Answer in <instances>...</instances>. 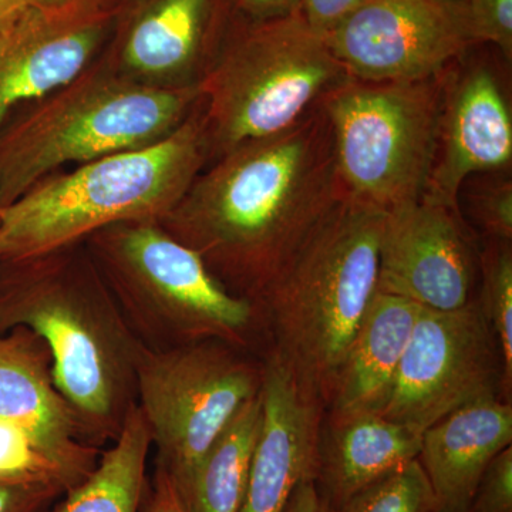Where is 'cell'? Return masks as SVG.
I'll return each mask as SVG.
<instances>
[{"mask_svg":"<svg viewBox=\"0 0 512 512\" xmlns=\"http://www.w3.org/2000/svg\"><path fill=\"white\" fill-rule=\"evenodd\" d=\"M384 215L343 194L259 295L271 353L325 406L377 292Z\"/></svg>","mask_w":512,"mask_h":512,"instance_id":"obj_2","label":"cell"},{"mask_svg":"<svg viewBox=\"0 0 512 512\" xmlns=\"http://www.w3.org/2000/svg\"><path fill=\"white\" fill-rule=\"evenodd\" d=\"M262 424L239 512H284L295 488L315 480L326 406L320 394L269 352Z\"/></svg>","mask_w":512,"mask_h":512,"instance_id":"obj_13","label":"cell"},{"mask_svg":"<svg viewBox=\"0 0 512 512\" xmlns=\"http://www.w3.org/2000/svg\"><path fill=\"white\" fill-rule=\"evenodd\" d=\"M480 251L461 210L424 200L384 215L377 292L437 312L476 299Z\"/></svg>","mask_w":512,"mask_h":512,"instance_id":"obj_10","label":"cell"},{"mask_svg":"<svg viewBox=\"0 0 512 512\" xmlns=\"http://www.w3.org/2000/svg\"><path fill=\"white\" fill-rule=\"evenodd\" d=\"M0 32H2V30H0Z\"/></svg>","mask_w":512,"mask_h":512,"instance_id":"obj_36","label":"cell"},{"mask_svg":"<svg viewBox=\"0 0 512 512\" xmlns=\"http://www.w3.org/2000/svg\"><path fill=\"white\" fill-rule=\"evenodd\" d=\"M421 434L382 414L325 416L315 478L320 497L338 511L363 488L417 460Z\"/></svg>","mask_w":512,"mask_h":512,"instance_id":"obj_18","label":"cell"},{"mask_svg":"<svg viewBox=\"0 0 512 512\" xmlns=\"http://www.w3.org/2000/svg\"><path fill=\"white\" fill-rule=\"evenodd\" d=\"M512 446V403L488 399L467 404L421 434L419 460L437 512H468L484 471Z\"/></svg>","mask_w":512,"mask_h":512,"instance_id":"obj_16","label":"cell"},{"mask_svg":"<svg viewBox=\"0 0 512 512\" xmlns=\"http://www.w3.org/2000/svg\"><path fill=\"white\" fill-rule=\"evenodd\" d=\"M121 251L168 313L197 335L241 340L255 319L247 298L229 293L200 252L156 228L128 229Z\"/></svg>","mask_w":512,"mask_h":512,"instance_id":"obj_14","label":"cell"},{"mask_svg":"<svg viewBox=\"0 0 512 512\" xmlns=\"http://www.w3.org/2000/svg\"><path fill=\"white\" fill-rule=\"evenodd\" d=\"M147 512H190L164 471L158 470L156 488Z\"/></svg>","mask_w":512,"mask_h":512,"instance_id":"obj_33","label":"cell"},{"mask_svg":"<svg viewBox=\"0 0 512 512\" xmlns=\"http://www.w3.org/2000/svg\"><path fill=\"white\" fill-rule=\"evenodd\" d=\"M468 208L487 241L512 242V183L495 178L468 194Z\"/></svg>","mask_w":512,"mask_h":512,"instance_id":"obj_26","label":"cell"},{"mask_svg":"<svg viewBox=\"0 0 512 512\" xmlns=\"http://www.w3.org/2000/svg\"><path fill=\"white\" fill-rule=\"evenodd\" d=\"M119 0L33 10L0 32V127L13 107L76 79L117 15Z\"/></svg>","mask_w":512,"mask_h":512,"instance_id":"obj_12","label":"cell"},{"mask_svg":"<svg viewBox=\"0 0 512 512\" xmlns=\"http://www.w3.org/2000/svg\"><path fill=\"white\" fill-rule=\"evenodd\" d=\"M470 52L444 73L439 141L423 195L453 210H461L471 175L500 173L512 161L510 103L494 67Z\"/></svg>","mask_w":512,"mask_h":512,"instance_id":"obj_11","label":"cell"},{"mask_svg":"<svg viewBox=\"0 0 512 512\" xmlns=\"http://www.w3.org/2000/svg\"><path fill=\"white\" fill-rule=\"evenodd\" d=\"M264 366L202 346L153 360L140 373L141 413L167 474L187 507L202 458L262 386Z\"/></svg>","mask_w":512,"mask_h":512,"instance_id":"obj_7","label":"cell"},{"mask_svg":"<svg viewBox=\"0 0 512 512\" xmlns=\"http://www.w3.org/2000/svg\"><path fill=\"white\" fill-rule=\"evenodd\" d=\"M0 484L35 488L50 495L67 493L72 485L13 424L0 420Z\"/></svg>","mask_w":512,"mask_h":512,"instance_id":"obj_25","label":"cell"},{"mask_svg":"<svg viewBox=\"0 0 512 512\" xmlns=\"http://www.w3.org/2000/svg\"><path fill=\"white\" fill-rule=\"evenodd\" d=\"M366 2L367 0H302L301 13L313 30L326 36Z\"/></svg>","mask_w":512,"mask_h":512,"instance_id":"obj_29","label":"cell"},{"mask_svg":"<svg viewBox=\"0 0 512 512\" xmlns=\"http://www.w3.org/2000/svg\"><path fill=\"white\" fill-rule=\"evenodd\" d=\"M284 512H336L318 493L315 480L303 481L293 491Z\"/></svg>","mask_w":512,"mask_h":512,"instance_id":"obj_32","label":"cell"},{"mask_svg":"<svg viewBox=\"0 0 512 512\" xmlns=\"http://www.w3.org/2000/svg\"><path fill=\"white\" fill-rule=\"evenodd\" d=\"M151 434L141 410L128 413L119 440L86 480L50 512H138Z\"/></svg>","mask_w":512,"mask_h":512,"instance_id":"obj_22","label":"cell"},{"mask_svg":"<svg viewBox=\"0 0 512 512\" xmlns=\"http://www.w3.org/2000/svg\"><path fill=\"white\" fill-rule=\"evenodd\" d=\"M488 399L505 400L503 362L477 296L458 311L421 308L380 414L423 433L461 407Z\"/></svg>","mask_w":512,"mask_h":512,"instance_id":"obj_8","label":"cell"},{"mask_svg":"<svg viewBox=\"0 0 512 512\" xmlns=\"http://www.w3.org/2000/svg\"><path fill=\"white\" fill-rule=\"evenodd\" d=\"M336 512H437V504L419 460H414L363 488Z\"/></svg>","mask_w":512,"mask_h":512,"instance_id":"obj_24","label":"cell"},{"mask_svg":"<svg viewBox=\"0 0 512 512\" xmlns=\"http://www.w3.org/2000/svg\"><path fill=\"white\" fill-rule=\"evenodd\" d=\"M228 10V0H151L128 29L124 60L143 74L183 70L198 59Z\"/></svg>","mask_w":512,"mask_h":512,"instance_id":"obj_20","label":"cell"},{"mask_svg":"<svg viewBox=\"0 0 512 512\" xmlns=\"http://www.w3.org/2000/svg\"><path fill=\"white\" fill-rule=\"evenodd\" d=\"M326 42L350 79L419 82L477 46L470 0H367Z\"/></svg>","mask_w":512,"mask_h":512,"instance_id":"obj_9","label":"cell"},{"mask_svg":"<svg viewBox=\"0 0 512 512\" xmlns=\"http://www.w3.org/2000/svg\"><path fill=\"white\" fill-rule=\"evenodd\" d=\"M302 0H228L229 10L241 15L244 23L265 22L301 13Z\"/></svg>","mask_w":512,"mask_h":512,"instance_id":"obj_30","label":"cell"},{"mask_svg":"<svg viewBox=\"0 0 512 512\" xmlns=\"http://www.w3.org/2000/svg\"><path fill=\"white\" fill-rule=\"evenodd\" d=\"M322 104L284 133L251 141L192 187L188 245L261 295L342 197Z\"/></svg>","mask_w":512,"mask_h":512,"instance_id":"obj_1","label":"cell"},{"mask_svg":"<svg viewBox=\"0 0 512 512\" xmlns=\"http://www.w3.org/2000/svg\"><path fill=\"white\" fill-rule=\"evenodd\" d=\"M349 80L302 13L244 23L205 83L210 143L227 154L284 133Z\"/></svg>","mask_w":512,"mask_h":512,"instance_id":"obj_4","label":"cell"},{"mask_svg":"<svg viewBox=\"0 0 512 512\" xmlns=\"http://www.w3.org/2000/svg\"><path fill=\"white\" fill-rule=\"evenodd\" d=\"M420 311L407 299L376 292L336 373L328 419L382 413Z\"/></svg>","mask_w":512,"mask_h":512,"instance_id":"obj_19","label":"cell"},{"mask_svg":"<svg viewBox=\"0 0 512 512\" xmlns=\"http://www.w3.org/2000/svg\"><path fill=\"white\" fill-rule=\"evenodd\" d=\"M478 303L493 330L501 362L505 400L512 392V242L487 241L480 251Z\"/></svg>","mask_w":512,"mask_h":512,"instance_id":"obj_23","label":"cell"},{"mask_svg":"<svg viewBox=\"0 0 512 512\" xmlns=\"http://www.w3.org/2000/svg\"><path fill=\"white\" fill-rule=\"evenodd\" d=\"M30 2H32V5L35 6L36 9L49 10L67 5V3L72 2V0H30Z\"/></svg>","mask_w":512,"mask_h":512,"instance_id":"obj_35","label":"cell"},{"mask_svg":"<svg viewBox=\"0 0 512 512\" xmlns=\"http://www.w3.org/2000/svg\"><path fill=\"white\" fill-rule=\"evenodd\" d=\"M468 512H512V446L484 471Z\"/></svg>","mask_w":512,"mask_h":512,"instance_id":"obj_28","label":"cell"},{"mask_svg":"<svg viewBox=\"0 0 512 512\" xmlns=\"http://www.w3.org/2000/svg\"><path fill=\"white\" fill-rule=\"evenodd\" d=\"M33 10L40 9H36L30 0H0V30L8 29Z\"/></svg>","mask_w":512,"mask_h":512,"instance_id":"obj_34","label":"cell"},{"mask_svg":"<svg viewBox=\"0 0 512 512\" xmlns=\"http://www.w3.org/2000/svg\"><path fill=\"white\" fill-rule=\"evenodd\" d=\"M191 92L131 84L77 90L0 138V208L66 163L150 146L173 133Z\"/></svg>","mask_w":512,"mask_h":512,"instance_id":"obj_6","label":"cell"},{"mask_svg":"<svg viewBox=\"0 0 512 512\" xmlns=\"http://www.w3.org/2000/svg\"><path fill=\"white\" fill-rule=\"evenodd\" d=\"M0 420L22 430L72 487L92 474V451L74 440L69 403L25 339L0 338Z\"/></svg>","mask_w":512,"mask_h":512,"instance_id":"obj_17","label":"cell"},{"mask_svg":"<svg viewBox=\"0 0 512 512\" xmlns=\"http://www.w3.org/2000/svg\"><path fill=\"white\" fill-rule=\"evenodd\" d=\"M471 25L477 45L497 47L512 59V0H470Z\"/></svg>","mask_w":512,"mask_h":512,"instance_id":"obj_27","label":"cell"},{"mask_svg":"<svg viewBox=\"0 0 512 512\" xmlns=\"http://www.w3.org/2000/svg\"><path fill=\"white\" fill-rule=\"evenodd\" d=\"M0 325H26L53 356V384L60 396L92 416L110 413L114 377L106 346L92 322L60 298H22L0 306Z\"/></svg>","mask_w":512,"mask_h":512,"instance_id":"obj_15","label":"cell"},{"mask_svg":"<svg viewBox=\"0 0 512 512\" xmlns=\"http://www.w3.org/2000/svg\"><path fill=\"white\" fill-rule=\"evenodd\" d=\"M262 424L261 390L229 420L202 458L192 483L190 512H239Z\"/></svg>","mask_w":512,"mask_h":512,"instance_id":"obj_21","label":"cell"},{"mask_svg":"<svg viewBox=\"0 0 512 512\" xmlns=\"http://www.w3.org/2000/svg\"><path fill=\"white\" fill-rule=\"evenodd\" d=\"M208 147L207 119L191 121L150 146L33 185L0 208V258H33L111 222L168 210L188 192Z\"/></svg>","mask_w":512,"mask_h":512,"instance_id":"obj_3","label":"cell"},{"mask_svg":"<svg viewBox=\"0 0 512 512\" xmlns=\"http://www.w3.org/2000/svg\"><path fill=\"white\" fill-rule=\"evenodd\" d=\"M50 498L46 491L0 484V512H36Z\"/></svg>","mask_w":512,"mask_h":512,"instance_id":"obj_31","label":"cell"},{"mask_svg":"<svg viewBox=\"0 0 512 512\" xmlns=\"http://www.w3.org/2000/svg\"><path fill=\"white\" fill-rule=\"evenodd\" d=\"M444 73L419 82L349 80L322 101L343 194L384 214L423 198L439 141Z\"/></svg>","mask_w":512,"mask_h":512,"instance_id":"obj_5","label":"cell"}]
</instances>
